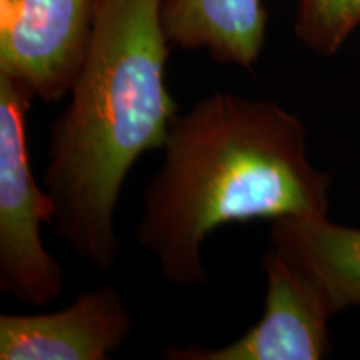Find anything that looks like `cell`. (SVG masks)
Returning a JSON list of instances; mask_svg holds the SVG:
<instances>
[{"label":"cell","instance_id":"cell-9","mask_svg":"<svg viewBox=\"0 0 360 360\" xmlns=\"http://www.w3.org/2000/svg\"><path fill=\"white\" fill-rule=\"evenodd\" d=\"M360 24V0H299L295 34L312 51L332 56Z\"/></svg>","mask_w":360,"mask_h":360},{"label":"cell","instance_id":"cell-6","mask_svg":"<svg viewBox=\"0 0 360 360\" xmlns=\"http://www.w3.org/2000/svg\"><path fill=\"white\" fill-rule=\"evenodd\" d=\"M130 330L122 297L101 285L57 312L0 315V359L103 360L122 347Z\"/></svg>","mask_w":360,"mask_h":360},{"label":"cell","instance_id":"cell-5","mask_svg":"<svg viewBox=\"0 0 360 360\" xmlns=\"http://www.w3.org/2000/svg\"><path fill=\"white\" fill-rule=\"evenodd\" d=\"M267 295L262 319L240 339L219 349L169 347L170 360H319L330 350L328 321L335 310L307 270L270 247L262 257Z\"/></svg>","mask_w":360,"mask_h":360},{"label":"cell","instance_id":"cell-8","mask_svg":"<svg viewBox=\"0 0 360 360\" xmlns=\"http://www.w3.org/2000/svg\"><path fill=\"white\" fill-rule=\"evenodd\" d=\"M270 247L317 278L335 314L360 305V229L327 217H282L270 222Z\"/></svg>","mask_w":360,"mask_h":360},{"label":"cell","instance_id":"cell-1","mask_svg":"<svg viewBox=\"0 0 360 360\" xmlns=\"http://www.w3.org/2000/svg\"><path fill=\"white\" fill-rule=\"evenodd\" d=\"M328 187L307 159L302 120L272 101L217 92L175 117L135 236L165 281L207 285L200 249L215 229L327 217Z\"/></svg>","mask_w":360,"mask_h":360},{"label":"cell","instance_id":"cell-7","mask_svg":"<svg viewBox=\"0 0 360 360\" xmlns=\"http://www.w3.org/2000/svg\"><path fill=\"white\" fill-rule=\"evenodd\" d=\"M162 22L170 44L252 69L264 49L267 12L262 0H164Z\"/></svg>","mask_w":360,"mask_h":360},{"label":"cell","instance_id":"cell-2","mask_svg":"<svg viewBox=\"0 0 360 360\" xmlns=\"http://www.w3.org/2000/svg\"><path fill=\"white\" fill-rule=\"evenodd\" d=\"M164 0H98L70 102L51 130L45 192L53 229L84 262L119 259L115 209L130 169L164 148L177 105L165 85Z\"/></svg>","mask_w":360,"mask_h":360},{"label":"cell","instance_id":"cell-3","mask_svg":"<svg viewBox=\"0 0 360 360\" xmlns=\"http://www.w3.org/2000/svg\"><path fill=\"white\" fill-rule=\"evenodd\" d=\"M32 98L0 75V290L44 307L64 290V270L40 238V225L53 222V202L35 182L27 155Z\"/></svg>","mask_w":360,"mask_h":360},{"label":"cell","instance_id":"cell-4","mask_svg":"<svg viewBox=\"0 0 360 360\" xmlns=\"http://www.w3.org/2000/svg\"><path fill=\"white\" fill-rule=\"evenodd\" d=\"M98 0H0V75L57 102L77 79Z\"/></svg>","mask_w":360,"mask_h":360}]
</instances>
